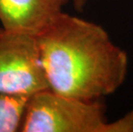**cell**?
<instances>
[{
  "mask_svg": "<svg viewBox=\"0 0 133 132\" xmlns=\"http://www.w3.org/2000/svg\"><path fill=\"white\" fill-rule=\"evenodd\" d=\"M49 89L37 38L0 27V94L32 95Z\"/></svg>",
  "mask_w": 133,
  "mask_h": 132,
  "instance_id": "3",
  "label": "cell"
},
{
  "mask_svg": "<svg viewBox=\"0 0 133 132\" xmlns=\"http://www.w3.org/2000/svg\"><path fill=\"white\" fill-rule=\"evenodd\" d=\"M31 95L0 94V132H17Z\"/></svg>",
  "mask_w": 133,
  "mask_h": 132,
  "instance_id": "5",
  "label": "cell"
},
{
  "mask_svg": "<svg viewBox=\"0 0 133 132\" xmlns=\"http://www.w3.org/2000/svg\"><path fill=\"white\" fill-rule=\"evenodd\" d=\"M20 132H111L101 100H86L50 89L32 94Z\"/></svg>",
  "mask_w": 133,
  "mask_h": 132,
  "instance_id": "2",
  "label": "cell"
},
{
  "mask_svg": "<svg viewBox=\"0 0 133 132\" xmlns=\"http://www.w3.org/2000/svg\"><path fill=\"white\" fill-rule=\"evenodd\" d=\"M76 10H83L85 8L88 0H70Z\"/></svg>",
  "mask_w": 133,
  "mask_h": 132,
  "instance_id": "6",
  "label": "cell"
},
{
  "mask_svg": "<svg viewBox=\"0 0 133 132\" xmlns=\"http://www.w3.org/2000/svg\"><path fill=\"white\" fill-rule=\"evenodd\" d=\"M36 38L49 89L58 94L101 100L126 79L128 55L101 25L62 12Z\"/></svg>",
  "mask_w": 133,
  "mask_h": 132,
  "instance_id": "1",
  "label": "cell"
},
{
  "mask_svg": "<svg viewBox=\"0 0 133 132\" xmlns=\"http://www.w3.org/2000/svg\"><path fill=\"white\" fill-rule=\"evenodd\" d=\"M70 0H0L5 29L37 37L57 19Z\"/></svg>",
  "mask_w": 133,
  "mask_h": 132,
  "instance_id": "4",
  "label": "cell"
}]
</instances>
